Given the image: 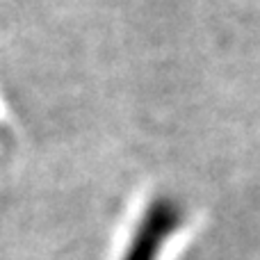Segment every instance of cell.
I'll list each match as a JSON object with an SVG mask.
<instances>
[{
    "label": "cell",
    "instance_id": "6da1fadb",
    "mask_svg": "<svg viewBox=\"0 0 260 260\" xmlns=\"http://www.w3.org/2000/svg\"><path fill=\"white\" fill-rule=\"evenodd\" d=\"M185 206L171 194H157L144 206L119 260H160L169 240L183 229Z\"/></svg>",
    "mask_w": 260,
    "mask_h": 260
}]
</instances>
